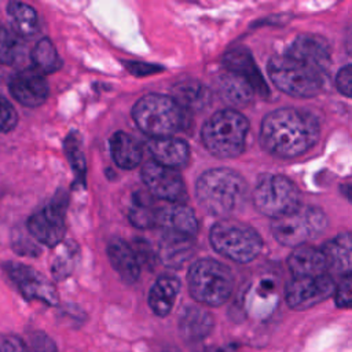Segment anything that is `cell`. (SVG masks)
Wrapping results in <instances>:
<instances>
[{"label":"cell","mask_w":352,"mask_h":352,"mask_svg":"<svg viewBox=\"0 0 352 352\" xmlns=\"http://www.w3.org/2000/svg\"><path fill=\"white\" fill-rule=\"evenodd\" d=\"M319 131V121L311 111L283 107L263 118L260 142L271 154L293 158L308 151L318 142Z\"/></svg>","instance_id":"6da1fadb"},{"label":"cell","mask_w":352,"mask_h":352,"mask_svg":"<svg viewBox=\"0 0 352 352\" xmlns=\"http://www.w3.org/2000/svg\"><path fill=\"white\" fill-rule=\"evenodd\" d=\"M195 195L206 212L226 217L243 208L248 198V183L232 169L213 168L198 177Z\"/></svg>","instance_id":"7a4b0ae2"},{"label":"cell","mask_w":352,"mask_h":352,"mask_svg":"<svg viewBox=\"0 0 352 352\" xmlns=\"http://www.w3.org/2000/svg\"><path fill=\"white\" fill-rule=\"evenodd\" d=\"M249 121L239 111L226 109L214 113L204 124L201 138L204 146L219 158L238 157L246 142Z\"/></svg>","instance_id":"3957f363"},{"label":"cell","mask_w":352,"mask_h":352,"mask_svg":"<svg viewBox=\"0 0 352 352\" xmlns=\"http://www.w3.org/2000/svg\"><path fill=\"white\" fill-rule=\"evenodd\" d=\"M132 118L138 128L153 138L172 136L183 128L184 110L168 95L150 94L139 99L132 109Z\"/></svg>","instance_id":"277c9868"},{"label":"cell","mask_w":352,"mask_h":352,"mask_svg":"<svg viewBox=\"0 0 352 352\" xmlns=\"http://www.w3.org/2000/svg\"><path fill=\"white\" fill-rule=\"evenodd\" d=\"M188 292L191 297L209 307L223 305L234 289L231 270L214 258L197 260L188 270Z\"/></svg>","instance_id":"5b68a950"},{"label":"cell","mask_w":352,"mask_h":352,"mask_svg":"<svg viewBox=\"0 0 352 352\" xmlns=\"http://www.w3.org/2000/svg\"><path fill=\"white\" fill-rule=\"evenodd\" d=\"M267 72L275 87L292 96H316L323 87L322 70L286 54L272 56Z\"/></svg>","instance_id":"8992f818"},{"label":"cell","mask_w":352,"mask_h":352,"mask_svg":"<svg viewBox=\"0 0 352 352\" xmlns=\"http://www.w3.org/2000/svg\"><path fill=\"white\" fill-rule=\"evenodd\" d=\"M212 248L236 263H249L254 260L263 248L261 236L250 226L236 220H220L210 232Z\"/></svg>","instance_id":"52a82bcc"},{"label":"cell","mask_w":352,"mask_h":352,"mask_svg":"<svg viewBox=\"0 0 352 352\" xmlns=\"http://www.w3.org/2000/svg\"><path fill=\"white\" fill-rule=\"evenodd\" d=\"M253 202L263 214L279 219L300 208V191L285 176L261 175L253 190Z\"/></svg>","instance_id":"ba28073f"},{"label":"cell","mask_w":352,"mask_h":352,"mask_svg":"<svg viewBox=\"0 0 352 352\" xmlns=\"http://www.w3.org/2000/svg\"><path fill=\"white\" fill-rule=\"evenodd\" d=\"M326 227L327 217L320 209L315 206H300L294 212L275 219L272 234L279 243L298 248L320 235Z\"/></svg>","instance_id":"9c48e42d"},{"label":"cell","mask_w":352,"mask_h":352,"mask_svg":"<svg viewBox=\"0 0 352 352\" xmlns=\"http://www.w3.org/2000/svg\"><path fill=\"white\" fill-rule=\"evenodd\" d=\"M69 204L66 191L59 190L50 204L28 219V231L41 243L56 246L65 235V214Z\"/></svg>","instance_id":"30bf717a"},{"label":"cell","mask_w":352,"mask_h":352,"mask_svg":"<svg viewBox=\"0 0 352 352\" xmlns=\"http://www.w3.org/2000/svg\"><path fill=\"white\" fill-rule=\"evenodd\" d=\"M336 285L327 275L293 278L285 287L287 305L296 311H304L315 307L334 294Z\"/></svg>","instance_id":"8fae6325"},{"label":"cell","mask_w":352,"mask_h":352,"mask_svg":"<svg viewBox=\"0 0 352 352\" xmlns=\"http://www.w3.org/2000/svg\"><path fill=\"white\" fill-rule=\"evenodd\" d=\"M142 180L148 192L155 198L182 204L187 197L186 186L179 172L153 160L142 166Z\"/></svg>","instance_id":"7c38bea8"},{"label":"cell","mask_w":352,"mask_h":352,"mask_svg":"<svg viewBox=\"0 0 352 352\" xmlns=\"http://www.w3.org/2000/svg\"><path fill=\"white\" fill-rule=\"evenodd\" d=\"M4 270L26 300H40L47 305L58 304L55 287L36 270L21 263H7Z\"/></svg>","instance_id":"4fadbf2b"},{"label":"cell","mask_w":352,"mask_h":352,"mask_svg":"<svg viewBox=\"0 0 352 352\" xmlns=\"http://www.w3.org/2000/svg\"><path fill=\"white\" fill-rule=\"evenodd\" d=\"M11 95L23 106L37 107L45 102L50 94L45 78L34 69H23L15 73L8 82Z\"/></svg>","instance_id":"5bb4252c"},{"label":"cell","mask_w":352,"mask_h":352,"mask_svg":"<svg viewBox=\"0 0 352 352\" xmlns=\"http://www.w3.org/2000/svg\"><path fill=\"white\" fill-rule=\"evenodd\" d=\"M286 55L323 72L330 62V45L323 37L305 33L293 40L286 51Z\"/></svg>","instance_id":"9a60e30c"},{"label":"cell","mask_w":352,"mask_h":352,"mask_svg":"<svg viewBox=\"0 0 352 352\" xmlns=\"http://www.w3.org/2000/svg\"><path fill=\"white\" fill-rule=\"evenodd\" d=\"M147 150L153 161L176 169L184 166L190 160V148L187 143L179 138H153L147 142Z\"/></svg>","instance_id":"2e32d148"},{"label":"cell","mask_w":352,"mask_h":352,"mask_svg":"<svg viewBox=\"0 0 352 352\" xmlns=\"http://www.w3.org/2000/svg\"><path fill=\"white\" fill-rule=\"evenodd\" d=\"M213 316L199 307H186L179 315V333L188 344H198L204 341L213 330Z\"/></svg>","instance_id":"e0dca14e"},{"label":"cell","mask_w":352,"mask_h":352,"mask_svg":"<svg viewBox=\"0 0 352 352\" xmlns=\"http://www.w3.org/2000/svg\"><path fill=\"white\" fill-rule=\"evenodd\" d=\"M107 256L125 283H135L140 275V260L135 249L121 238H113L107 243Z\"/></svg>","instance_id":"ac0fdd59"},{"label":"cell","mask_w":352,"mask_h":352,"mask_svg":"<svg viewBox=\"0 0 352 352\" xmlns=\"http://www.w3.org/2000/svg\"><path fill=\"white\" fill-rule=\"evenodd\" d=\"M223 63L227 69V72L235 73L246 78L254 91H257L260 95H268L270 91L267 88V84L264 82L258 69L256 67L252 55L245 48H232L228 51L224 58Z\"/></svg>","instance_id":"d6986e66"},{"label":"cell","mask_w":352,"mask_h":352,"mask_svg":"<svg viewBox=\"0 0 352 352\" xmlns=\"http://www.w3.org/2000/svg\"><path fill=\"white\" fill-rule=\"evenodd\" d=\"M287 267L293 278L318 276L326 274L327 263L322 250L302 245L296 248L287 257Z\"/></svg>","instance_id":"ffe728a7"},{"label":"cell","mask_w":352,"mask_h":352,"mask_svg":"<svg viewBox=\"0 0 352 352\" xmlns=\"http://www.w3.org/2000/svg\"><path fill=\"white\" fill-rule=\"evenodd\" d=\"M160 226L165 231H172L192 238L198 231L195 213L183 204H173L160 212Z\"/></svg>","instance_id":"44dd1931"},{"label":"cell","mask_w":352,"mask_h":352,"mask_svg":"<svg viewBox=\"0 0 352 352\" xmlns=\"http://www.w3.org/2000/svg\"><path fill=\"white\" fill-rule=\"evenodd\" d=\"M179 290L180 282L177 278L170 275L160 276L148 292V307L157 316H166L175 305Z\"/></svg>","instance_id":"7402d4cb"},{"label":"cell","mask_w":352,"mask_h":352,"mask_svg":"<svg viewBox=\"0 0 352 352\" xmlns=\"http://www.w3.org/2000/svg\"><path fill=\"white\" fill-rule=\"evenodd\" d=\"M327 268L336 272H352V232H342L329 239L323 248Z\"/></svg>","instance_id":"603a6c76"},{"label":"cell","mask_w":352,"mask_h":352,"mask_svg":"<svg viewBox=\"0 0 352 352\" xmlns=\"http://www.w3.org/2000/svg\"><path fill=\"white\" fill-rule=\"evenodd\" d=\"M192 243L191 238L172 232L165 231L158 246V256L164 265L177 268L183 265L186 260L191 256Z\"/></svg>","instance_id":"cb8c5ba5"},{"label":"cell","mask_w":352,"mask_h":352,"mask_svg":"<svg viewBox=\"0 0 352 352\" xmlns=\"http://www.w3.org/2000/svg\"><path fill=\"white\" fill-rule=\"evenodd\" d=\"M217 91L220 98L234 107L246 106L252 100L254 92L246 78L231 72H226L219 77Z\"/></svg>","instance_id":"d4e9b609"},{"label":"cell","mask_w":352,"mask_h":352,"mask_svg":"<svg viewBox=\"0 0 352 352\" xmlns=\"http://www.w3.org/2000/svg\"><path fill=\"white\" fill-rule=\"evenodd\" d=\"M172 92V98L183 110H202L212 100L209 88L197 80H183L176 82Z\"/></svg>","instance_id":"484cf974"},{"label":"cell","mask_w":352,"mask_h":352,"mask_svg":"<svg viewBox=\"0 0 352 352\" xmlns=\"http://www.w3.org/2000/svg\"><path fill=\"white\" fill-rule=\"evenodd\" d=\"M110 151L116 165L122 169L136 168L143 158V150L139 142L122 131L116 132L111 136Z\"/></svg>","instance_id":"4316f807"},{"label":"cell","mask_w":352,"mask_h":352,"mask_svg":"<svg viewBox=\"0 0 352 352\" xmlns=\"http://www.w3.org/2000/svg\"><path fill=\"white\" fill-rule=\"evenodd\" d=\"M12 30L21 37H30L38 29L37 14L33 7L21 1H10L7 6Z\"/></svg>","instance_id":"83f0119b"},{"label":"cell","mask_w":352,"mask_h":352,"mask_svg":"<svg viewBox=\"0 0 352 352\" xmlns=\"http://www.w3.org/2000/svg\"><path fill=\"white\" fill-rule=\"evenodd\" d=\"M26 59V47L22 37L6 26H0V63L18 66Z\"/></svg>","instance_id":"f1b7e54d"},{"label":"cell","mask_w":352,"mask_h":352,"mask_svg":"<svg viewBox=\"0 0 352 352\" xmlns=\"http://www.w3.org/2000/svg\"><path fill=\"white\" fill-rule=\"evenodd\" d=\"M160 212L161 208H157L151 198L143 197L142 192H138L128 212V217L135 227L151 228L160 226Z\"/></svg>","instance_id":"f546056e"},{"label":"cell","mask_w":352,"mask_h":352,"mask_svg":"<svg viewBox=\"0 0 352 352\" xmlns=\"http://www.w3.org/2000/svg\"><path fill=\"white\" fill-rule=\"evenodd\" d=\"M30 59L34 65V69L45 74L54 73L62 67V60L56 52V48L47 37L37 41L32 50Z\"/></svg>","instance_id":"4dcf8cb0"},{"label":"cell","mask_w":352,"mask_h":352,"mask_svg":"<svg viewBox=\"0 0 352 352\" xmlns=\"http://www.w3.org/2000/svg\"><path fill=\"white\" fill-rule=\"evenodd\" d=\"M65 151L67 155V160L77 175L80 180H84L85 177V160L81 148V139L76 132L69 133V136L65 140Z\"/></svg>","instance_id":"1f68e13d"},{"label":"cell","mask_w":352,"mask_h":352,"mask_svg":"<svg viewBox=\"0 0 352 352\" xmlns=\"http://www.w3.org/2000/svg\"><path fill=\"white\" fill-rule=\"evenodd\" d=\"M28 352H58L55 341L44 331H33L26 341Z\"/></svg>","instance_id":"d6a6232c"},{"label":"cell","mask_w":352,"mask_h":352,"mask_svg":"<svg viewBox=\"0 0 352 352\" xmlns=\"http://www.w3.org/2000/svg\"><path fill=\"white\" fill-rule=\"evenodd\" d=\"M334 300L340 308H352V272L344 274L334 290Z\"/></svg>","instance_id":"836d02e7"},{"label":"cell","mask_w":352,"mask_h":352,"mask_svg":"<svg viewBox=\"0 0 352 352\" xmlns=\"http://www.w3.org/2000/svg\"><path fill=\"white\" fill-rule=\"evenodd\" d=\"M76 252L72 250V246H69V249L66 248L65 252H62L54 261L52 265V274L56 279H63L66 278L72 270H73V256Z\"/></svg>","instance_id":"e575fe53"},{"label":"cell","mask_w":352,"mask_h":352,"mask_svg":"<svg viewBox=\"0 0 352 352\" xmlns=\"http://www.w3.org/2000/svg\"><path fill=\"white\" fill-rule=\"evenodd\" d=\"M18 121V114L14 106L0 96V132H10Z\"/></svg>","instance_id":"d590c367"},{"label":"cell","mask_w":352,"mask_h":352,"mask_svg":"<svg viewBox=\"0 0 352 352\" xmlns=\"http://www.w3.org/2000/svg\"><path fill=\"white\" fill-rule=\"evenodd\" d=\"M0 352H28L26 342L15 334L0 336Z\"/></svg>","instance_id":"8d00e7d4"},{"label":"cell","mask_w":352,"mask_h":352,"mask_svg":"<svg viewBox=\"0 0 352 352\" xmlns=\"http://www.w3.org/2000/svg\"><path fill=\"white\" fill-rule=\"evenodd\" d=\"M337 88L341 94L352 98V65L341 69L336 77Z\"/></svg>","instance_id":"74e56055"},{"label":"cell","mask_w":352,"mask_h":352,"mask_svg":"<svg viewBox=\"0 0 352 352\" xmlns=\"http://www.w3.org/2000/svg\"><path fill=\"white\" fill-rule=\"evenodd\" d=\"M125 67L135 76H146V74H151V73L162 70L161 67H158L155 65H147V63H140V62H128V63H125Z\"/></svg>","instance_id":"f35d334b"},{"label":"cell","mask_w":352,"mask_h":352,"mask_svg":"<svg viewBox=\"0 0 352 352\" xmlns=\"http://www.w3.org/2000/svg\"><path fill=\"white\" fill-rule=\"evenodd\" d=\"M340 191L342 192V195L349 199L352 202V184H342L340 186Z\"/></svg>","instance_id":"ab89813d"},{"label":"cell","mask_w":352,"mask_h":352,"mask_svg":"<svg viewBox=\"0 0 352 352\" xmlns=\"http://www.w3.org/2000/svg\"><path fill=\"white\" fill-rule=\"evenodd\" d=\"M346 50L352 55V28L346 33Z\"/></svg>","instance_id":"60d3db41"},{"label":"cell","mask_w":352,"mask_h":352,"mask_svg":"<svg viewBox=\"0 0 352 352\" xmlns=\"http://www.w3.org/2000/svg\"><path fill=\"white\" fill-rule=\"evenodd\" d=\"M158 352H180V351L173 345H164L158 349Z\"/></svg>","instance_id":"b9f144b4"},{"label":"cell","mask_w":352,"mask_h":352,"mask_svg":"<svg viewBox=\"0 0 352 352\" xmlns=\"http://www.w3.org/2000/svg\"><path fill=\"white\" fill-rule=\"evenodd\" d=\"M212 352H226V351H219V349H217V351H212Z\"/></svg>","instance_id":"7bdbcfd3"}]
</instances>
